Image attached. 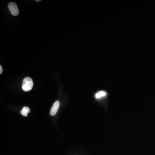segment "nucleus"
Here are the masks:
<instances>
[{"label":"nucleus","mask_w":155,"mask_h":155,"mask_svg":"<svg viewBox=\"0 0 155 155\" xmlns=\"http://www.w3.org/2000/svg\"></svg>","instance_id":"nucleus-7"},{"label":"nucleus","mask_w":155,"mask_h":155,"mask_svg":"<svg viewBox=\"0 0 155 155\" xmlns=\"http://www.w3.org/2000/svg\"><path fill=\"white\" fill-rule=\"evenodd\" d=\"M107 95V92L101 90V91H99L97 92L95 94V97L96 99H98L101 98H103V97H105Z\"/></svg>","instance_id":"nucleus-4"},{"label":"nucleus","mask_w":155,"mask_h":155,"mask_svg":"<svg viewBox=\"0 0 155 155\" xmlns=\"http://www.w3.org/2000/svg\"><path fill=\"white\" fill-rule=\"evenodd\" d=\"M33 87V81L30 77H26L23 79L22 84V89L24 91H30Z\"/></svg>","instance_id":"nucleus-1"},{"label":"nucleus","mask_w":155,"mask_h":155,"mask_svg":"<svg viewBox=\"0 0 155 155\" xmlns=\"http://www.w3.org/2000/svg\"><path fill=\"white\" fill-rule=\"evenodd\" d=\"M60 107V102L59 101H57L53 104L51 110H50V115L51 116H54L56 115L59 108Z\"/></svg>","instance_id":"nucleus-3"},{"label":"nucleus","mask_w":155,"mask_h":155,"mask_svg":"<svg viewBox=\"0 0 155 155\" xmlns=\"http://www.w3.org/2000/svg\"><path fill=\"white\" fill-rule=\"evenodd\" d=\"M30 112V109L28 107H25L23 108L22 110L21 111V114L24 116H28V114Z\"/></svg>","instance_id":"nucleus-5"},{"label":"nucleus","mask_w":155,"mask_h":155,"mask_svg":"<svg viewBox=\"0 0 155 155\" xmlns=\"http://www.w3.org/2000/svg\"><path fill=\"white\" fill-rule=\"evenodd\" d=\"M9 10L11 13L14 16H17L19 14V10L17 7V4L14 2H11L8 5Z\"/></svg>","instance_id":"nucleus-2"},{"label":"nucleus","mask_w":155,"mask_h":155,"mask_svg":"<svg viewBox=\"0 0 155 155\" xmlns=\"http://www.w3.org/2000/svg\"><path fill=\"white\" fill-rule=\"evenodd\" d=\"M3 72V68L1 66H0V74H1Z\"/></svg>","instance_id":"nucleus-6"}]
</instances>
